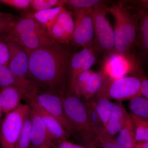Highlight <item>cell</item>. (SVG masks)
I'll use <instances>...</instances> for the list:
<instances>
[{"label": "cell", "mask_w": 148, "mask_h": 148, "mask_svg": "<svg viewBox=\"0 0 148 148\" xmlns=\"http://www.w3.org/2000/svg\"><path fill=\"white\" fill-rule=\"evenodd\" d=\"M140 95L148 99V79L146 76H143L141 78Z\"/></svg>", "instance_id": "f35d334b"}, {"label": "cell", "mask_w": 148, "mask_h": 148, "mask_svg": "<svg viewBox=\"0 0 148 148\" xmlns=\"http://www.w3.org/2000/svg\"><path fill=\"white\" fill-rule=\"evenodd\" d=\"M135 133L136 142L148 141V119L129 114Z\"/></svg>", "instance_id": "7402d4cb"}, {"label": "cell", "mask_w": 148, "mask_h": 148, "mask_svg": "<svg viewBox=\"0 0 148 148\" xmlns=\"http://www.w3.org/2000/svg\"><path fill=\"white\" fill-rule=\"evenodd\" d=\"M3 37V36H2ZM9 50L8 68L16 79L29 91L35 89L34 84L28 79L29 70V56L24 48L14 42L3 37Z\"/></svg>", "instance_id": "8992f818"}, {"label": "cell", "mask_w": 148, "mask_h": 148, "mask_svg": "<svg viewBox=\"0 0 148 148\" xmlns=\"http://www.w3.org/2000/svg\"><path fill=\"white\" fill-rule=\"evenodd\" d=\"M108 6L107 2L103 1L92 8V12L94 42L100 52L106 55L116 52L114 30L106 17Z\"/></svg>", "instance_id": "3957f363"}, {"label": "cell", "mask_w": 148, "mask_h": 148, "mask_svg": "<svg viewBox=\"0 0 148 148\" xmlns=\"http://www.w3.org/2000/svg\"><path fill=\"white\" fill-rule=\"evenodd\" d=\"M137 62L116 52L106 55L102 70L110 81L125 77L136 69Z\"/></svg>", "instance_id": "9c48e42d"}, {"label": "cell", "mask_w": 148, "mask_h": 148, "mask_svg": "<svg viewBox=\"0 0 148 148\" xmlns=\"http://www.w3.org/2000/svg\"><path fill=\"white\" fill-rule=\"evenodd\" d=\"M0 3L18 10H27L31 6V0H0Z\"/></svg>", "instance_id": "836d02e7"}, {"label": "cell", "mask_w": 148, "mask_h": 148, "mask_svg": "<svg viewBox=\"0 0 148 148\" xmlns=\"http://www.w3.org/2000/svg\"><path fill=\"white\" fill-rule=\"evenodd\" d=\"M98 141L103 148H119L115 139L107 134L104 127L100 128L97 132Z\"/></svg>", "instance_id": "d6a6232c"}, {"label": "cell", "mask_w": 148, "mask_h": 148, "mask_svg": "<svg viewBox=\"0 0 148 148\" xmlns=\"http://www.w3.org/2000/svg\"><path fill=\"white\" fill-rule=\"evenodd\" d=\"M30 92L23 88L9 86L1 87L0 90V109L7 114L16 108L24 97L29 96Z\"/></svg>", "instance_id": "4fadbf2b"}, {"label": "cell", "mask_w": 148, "mask_h": 148, "mask_svg": "<svg viewBox=\"0 0 148 148\" xmlns=\"http://www.w3.org/2000/svg\"><path fill=\"white\" fill-rule=\"evenodd\" d=\"M37 90L32 92L31 101H34L55 118L69 135L77 133L65 113L61 96L53 91L38 93Z\"/></svg>", "instance_id": "5b68a950"}, {"label": "cell", "mask_w": 148, "mask_h": 148, "mask_svg": "<svg viewBox=\"0 0 148 148\" xmlns=\"http://www.w3.org/2000/svg\"><path fill=\"white\" fill-rule=\"evenodd\" d=\"M64 5V0H31V6L36 12Z\"/></svg>", "instance_id": "4dcf8cb0"}, {"label": "cell", "mask_w": 148, "mask_h": 148, "mask_svg": "<svg viewBox=\"0 0 148 148\" xmlns=\"http://www.w3.org/2000/svg\"><path fill=\"white\" fill-rule=\"evenodd\" d=\"M30 105L36 110L41 117L53 143L68 140L70 135L55 118L34 101H31Z\"/></svg>", "instance_id": "5bb4252c"}, {"label": "cell", "mask_w": 148, "mask_h": 148, "mask_svg": "<svg viewBox=\"0 0 148 148\" xmlns=\"http://www.w3.org/2000/svg\"><path fill=\"white\" fill-rule=\"evenodd\" d=\"M64 111L68 119L82 136L83 140L99 142L97 134L86 110L83 102L79 97L72 94L61 95Z\"/></svg>", "instance_id": "7a4b0ae2"}, {"label": "cell", "mask_w": 148, "mask_h": 148, "mask_svg": "<svg viewBox=\"0 0 148 148\" xmlns=\"http://www.w3.org/2000/svg\"><path fill=\"white\" fill-rule=\"evenodd\" d=\"M96 48L94 41L92 44L84 47L79 52L72 56L70 61L69 71L70 90L73 86L77 77L79 75L86 59Z\"/></svg>", "instance_id": "2e32d148"}, {"label": "cell", "mask_w": 148, "mask_h": 148, "mask_svg": "<svg viewBox=\"0 0 148 148\" xmlns=\"http://www.w3.org/2000/svg\"><path fill=\"white\" fill-rule=\"evenodd\" d=\"M88 119L94 127L97 134L98 130L103 127V123L96 106L93 101L91 99L83 101Z\"/></svg>", "instance_id": "4316f807"}, {"label": "cell", "mask_w": 148, "mask_h": 148, "mask_svg": "<svg viewBox=\"0 0 148 148\" xmlns=\"http://www.w3.org/2000/svg\"><path fill=\"white\" fill-rule=\"evenodd\" d=\"M15 22L12 21L11 14L0 17V35H6L13 27Z\"/></svg>", "instance_id": "e575fe53"}, {"label": "cell", "mask_w": 148, "mask_h": 148, "mask_svg": "<svg viewBox=\"0 0 148 148\" xmlns=\"http://www.w3.org/2000/svg\"><path fill=\"white\" fill-rule=\"evenodd\" d=\"M10 52L8 46L0 35V64L8 67Z\"/></svg>", "instance_id": "d590c367"}, {"label": "cell", "mask_w": 148, "mask_h": 148, "mask_svg": "<svg viewBox=\"0 0 148 148\" xmlns=\"http://www.w3.org/2000/svg\"><path fill=\"white\" fill-rule=\"evenodd\" d=\"M75 29L72 42L77 47H85L92 44L94 36L92 8L73 9Z\"/></svg>", "instance_id": "52a82bcc"}, {"label": "cell", "mask_w": 148, "mask_h": 148, "mask_svg": "<svg viewBox=\"0 0 148 148\" xmlns=\"http://www.w3.org/2000/svg\"><path fill=\"white\" fill-rule=\"evenodd\" d=\"M0 86L1 87L9 86H16V87L23 88L28 90L24 86V85L16 79L12 73L11 72L8 67L1 64H0Z\"/></svg>", "instance_id": "83f0119b"}, {"label": "cell", "mask_w": 148, "mask_h": 148, "mask_svg": "<svg viewBox=\"0 0 148 148\" xmlns=\"http://www.w3.org/2000/svg\"><path fill=\"white\" fill-rule=\"evenodd\" d=\"M128 116L122 102L113 103L108 121L104 127L106 133L114 138L124 127Z\"/></svg>", "instance_id": "9a60e30c"}, {"label": "cell", "mask_w": 148, "mask_h": 148, "mask_svg": "<svg viewBox=\"0 0 148 148\" xmlns=\"http://www.w3.org/2000/svg\"><path fill=\"white\" fill-rule=\"evenodd\" d=\"M30 118L31 121V148H51L53 144L47 129L36 110L31 105Z\"/></svg>", "instance_id": "30bf717a"}, {"label": "cell", "mask_w": 148, "mask_h": 148, "mask_svg": "<svg viewBox=\"0 0 148 148\" xmlns=\"http://www.w3.org/2000/svg\"><path fill=\"white\" fill-rule=\"evenodd\" d=\"M51 148H87L85 146L77 145L69 142L68 140L54 142L52 144Z\"/></svg>", "instance_id": "74e56055"}, {"label": "cell", "mask_w": 148, "mask_h": 148, "mask_svg": "<svg viewBox=\"0 0 148 148\" xmlns=\"http://www.w3.org/2000/svg\"><path fill=\"white\" fill-rule=\"evenodd\" d=\"M47 30L51 38L57 43L65 44L71 41L62 27L56 21Z\"/></svg>", "instance_id": "f546056e"}, {"label": "cell", "mask_w": 148, "mask_h": 148, "mask_svg": "<svg viewBox=\"0 0 148 148\" xmlns=\"http://www.w3.org/2000/svg\"><path fill=\"white\" fill-rule=\"evenodd\" d=\"M109 82L110 80L103 88L91 99L95 103L104 127L108 121L111 110L113 105V103L111 102L109 96Z\"/></svg>", "instance_id": "e0dca14e"}, {"label": "cell", "mask_w": 148, "mask_h": 148, "mask_svg": "<svg viewBox=\"0 0 148 148\" xmlns=\"http://www.w3.org/2000/svg\"><path fill=\"white\" fill-rule=\"evenodd\" d=\"M64 7V5L59 6L41 11L30 12L27 14L26 16L34 18L47 29L55 21Z\"/></svg>", "instance_id": "44dd1931"}, {"label": "cell", "mask_w": 148, "mask_h": 148, "mask_svg": "<svg viewBox=\"0 0 148 148\" xmlns=\"http://www.w3.org/2000/svg\"><path fill=\"white\" fill-rule=\"evenodd\" d=\"M100 0H64V5L71 7L73 9L93 8L102 2Z\"/></svg>", "instance_id": "1f68e13d"}, {"label": "cell", "mask_w": 148, "mask_h": 148, "mask_svg": "<svg viewBox=\"0 0 148 148\" xmlns=\"http://www.w3.org/2000/svg\"><path fill=\"white\" fill-rule=\"evenodd\" d=\"M1 109H0V119H1Z\"/></svg>", "instance_id": "7bdbcfd3"}, {"label": "cell", "mask_w": 148, "mask_h": 148, "mask_svg": "<svg viewBox=\"0 0 148 148\" xmlns=\"http://www.w3.org/2000/svg\"><path fill=\"white\" fill-rule=\"evenodd\" d=\"M119 132L115 139L119 148H134L136 143L135 130L129 115L124 127Z\"/></svg>", "instance_id": "ffe728a7"}, {"label": "cell", "mask_w": 148, "mask_h": 148, "mask_svg": "<svg viewBox=\"0 0 148 148\" xmlns=\"http://www.w3.org/2000/svg\"></svg>", "instance_id": "ee69618b"}, {"label": "cell", "mask_w": 148, "mask_h": 148, "mask_svg": "<svg viewBox=\"0 0 148 148\" xmlns=\"http://www.w3.org/2000/svg\"><path fill=\"white\" fill-rule=\"evenodd\" d=\"M109 81L107 75L102 69L97 73H94L90 77L83 97L85 100H89L94 97Z\"/></svg>", "instance_id": "d6986e66"}, {"label": "cell", "mask_w": 148, "mask_h": 148, "mask_svg": "<svg viewBox=\"0 0 148 148\" xmlns=\"http://www.w3.org/2000/svg\"><path fill=\"white\" fill-rule=\"evenodd\" d=\"M84 145L87 148H98L97 145L93 142L87 140H84Z\"/></svg>", "instance_id": "60d3db41"}, {"label": "cell", "mask_w": 148, "mask_h": 148, "mask_svg": "<svg viewBox=\"0 0 148 148\" xmlns=\"http://www.w3.org/2000/svg\"><path fill=\"white\" fill-rule=\"evenodd\" d=\"M100 53V51L98 50V49L96 48L94 51H92V53H90L88 56L81 69L80 73L83 72L90 70L91 67L95 64L96 60L98 59V54Z\"/></svg>", "instance_id": "8d00e7d4"}, {"label": "cell", "mask_w": 148, "mask_h": 148, "mask_svg": "<svg viewBox=\"0 0 148 148\" xmlns=\"http://www.w3.org/2000/svg\"><path fill=\"white\" fill-rule=\"evenodd\" d=\"M30 114L24 122L23 128L13 148H29L31 145Z\"/></svg>", "instance_id": "f1b7e54d"}, {"label": "cell", "mask_w": 148, "mask_h": 148, "mask_svg": "<svg viewBox=\"0 0 148 148\" xmlns=\"http://www.w3.org/2000/svg\"><path fill=\"white\" fill-rule=\"evenodd\" d=\"M30 110V105L21 104L16 108L5 114L0 126L1 148H13Z\"/></svg>", "instance_id": "277c9868"}, {"label": "cell", "mask_w": 148, "mask_h": 148, "mask_svg": "<svg viewBox=\"0 0 148 148\" xmlns=\"http://www.w3.org/2000/svg\"><path fill=\"white\" fill-rule=\"evenodd\" d=\"M140 83L141 78L134 76L124 77L115 80H110L109 97L110 99L122 102L140 96Z\"/></svg>", "instance_id": "ba28073f"}, {"label": "cell", "mask_w": 148, "mask_h": 148, "mask_svg": "<svg viewBox=\"0 0 148 148\" xmlns=\"http://www.w3.org/2000/svg\"><path fill=\"white\" fill-rule=\"evenodd\" d=\"M137 16L140 18L139 40L143 53L147 54L148 51V15L144 10H139Z\"/></svg>", "instance_id": "603a6c76"}, {"label": "cell", "mask_w": 148, "mask_h": 148, "mask_svg": "<svg viewBox=\"0 0 148 148\" xmlns=\"http://www.w3.org/2000/svg\"><path fill=\"white\" fill-rule=\"evenodd\" d=\"M9 14L4 13V12H2L0 11V17H4L8 15Z\"/></svg>", "instance_id": "b9f144b4"}, {"label": "cell", "mask_w": 148, "mask_h": 148, "mask_svg": "<svg viewBox=\"0 0 148 148\" xmlns=\"http://www.w3.org/2000/svg\"><path fill=\"white\" fill-rule=\"evenodd\" d=\"M95 73L92 70H88L80 73L77 77L71 93L80 98L83 97L86 89L90 77Z\"/></svg>", "instance_id": "484cf974"}, {"label": "cell", "mask_w": 148, "mask_h": 148, "mask_svg": "<svg viewBox=\"0 0 148 148\" xmlns=\"http://www.w3.org/2000/svg\"><path fill=\"white\" fill-rule=\"evenodd\" d=\"M3 38L19 45L26 51L36 50L56 43L51 38L47 30L30 32L10 39Z\"/></svg>", "instance_id": "7c38bea8"}, {"label": "cell", "mask_w": 148, "mask_h": 148, "mask_svg": "<svg viewBox=\"0 0 148 148\" xmlns=\"http://www.w3.org/2000/svg\"><path fill=\"white\" fill-rule=\"evenodd\" d=\"M107 11L112 14L115 18L114 34L116 51L136 62V59L131 53V49L127 42L119 5L108 6Z\"/></svg>", "instance_id": "8fae6325"}, {"label": "cell", "mask_w": 148, "mask_h": 148, "mask_svg": "<svg viewBox=\"0 0 148 148\" xmlns=\"http://www.w3.org/2000/svg\"><path fill=\"white\" fill-rule=\"evenodd\" d=\"M26 52L29 60L28 79L31 77L32 82L34 81L54 92L63 89L69 75L71 52L57 43Z\"/></svg>", "instance_id": "6da1fadb"}, {"label": "cell", "mask_w": 148, "mask_h": 148, "mask_svg": "<svg viewBox=\"0 0 148 148\" xmlns=\"http://www.w3.org/2000/svg\"><path fill=\"white\" fill-rule=\"evenodd\" d=\"M121 14L127 42L131 49L133 48L136 41V20L137 15H134L130 9L122 3L118 4Z\"/></svg>", "instance_id": "ac0fdd59"}, {"label": "cell", "mask_w": 148, "mask_h": 148, "mask_svg": "<svg viewBox=\"0 0 148 148\" xmlns=\"http://www.w3.org/2000/svg\"><path fill=\"white\" fill-rule=\"evenodd\" d=\"M129 108L132 114L148 119V99L138 96L130 100Z\"/></svg>", "instance_id": "d4e9b609"}, {"label": "cell", "mask_w": 148, "mask_h": 148, "mask_svg": "<svg viewBox=\"0 0 148 148\" xmlns=\"http://www.w3.org/2000/svg\"><path fill=\"white\" fill-rule=\"evenodd\" d=\"M134 148H148V141L136 142Z\"/></svg>", "instance_id": "ab89813d"}, {"label": "cell", "mask_w": 148, "mask_h": 148, "mask_svg": "<svg viewBox=\"0 0 148 148\" xmlns=\"http://www.w3.org/2000/svg\"><path fill=\"white\" fill-rule=\"evenodd\" d=\"M55 21L62 27L66 35L71 41L75 29V21L71 12L68 11L64 6Z\"/></svg>", "instance_id": "cb8c5ba5"}]
</instances>
